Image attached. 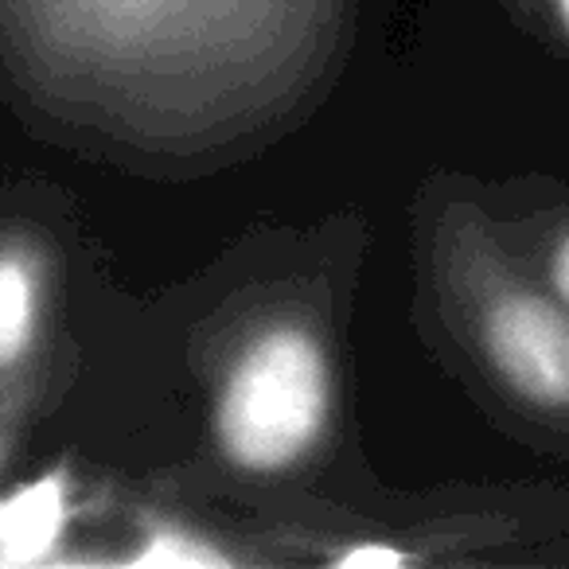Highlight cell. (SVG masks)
Segmentation results:
<instances>
[{
	"label": "cell",
	"mask_w": 569,
	"mask_h": 569,
	"mask_svg": "<svg viewBox=\"0 0 569 569\" xmlns=\"http://www.w3.org/2000/svg\"><path fill=\"white\" fill-rule=\"evenodd\" d=\"M483 351L496 375L538 410H569V309L558 297L507 284L483 309Z\"/></svg>",
	"instance_id": "7a4b0ae2"
},
{
	"label": "cell",
	"mask_w": 569,
	"mask_h": 569,
	"mask_svg": "<svg viewBox=\"0 0 569 569\" xmlns=\"http://www.w3.org/2000/svg\"><path fill=\"white\" fill-rule=\"evenodd\" d=\"M406 561V553L402 550H390V546H356V550H348V553H340L336 558V566H343V569H375V566H402Z\"/></svg>",
	"instance_id": "277c9868"
},
{
	"label": "cell",
	"mask_w": 569,
	"mask_h": 569,
	"mask_svg": "<svg viewBox=\"0 0 569 569\" xmlns=\"http://www.w3.org/2000/svg\"><path fill=\"white\" fill-rule=\"evenodd\" d=\"M332 413L328 356L305 328H269L234 359L214 406L222 457L242 472H284L312 452Z\"/></svg>",
	"instance_id": "6da1fadb"
},
{
	"label": "cell",
	"mask_w": 569,
	"mask_h": 569,
	"mask_svg": "<svg viewBox=\"0 0 569 569\" xmlns=\"http://www.w3.org/2000/svg\"><path fill=\"white\" fill-rule=\"evenodd\" d=\"M40 317V269L32 253L0 250V371L24 359Z\"/></svg>",
	"instance_id": "3957f363"
},
{
	"label": "cell",
	"mask_w": 569,
	"mask_h": 569,
	"mask_svg": "<svg viewBox=\"0 0 569 569\" xmlns=\"http://www.w3.org/2000/svg\"><path fill=\"white\" fill-rule=\"evenodd\" d=\"M546 273H550V289L561 305L569 309V230L553 242L550 261H546Z\"/></svg>",
	"instance_id": "5b68a950"
},
{
	"label": "cell",
	"mask_w": 569,
	"mask_h": 569,
	"mask_svg": "<svg viewBox=\"0 0 569 569\" xmlns=\"http://www.w3.org/2000/svg\"><path fill=\"white\" fill-rule=\"evenodd\" d=\"M553 4V20H558V28L569 36V0H550Z\"/></svg>",
	"instance_id": "8992f818"
}]
</instances>
